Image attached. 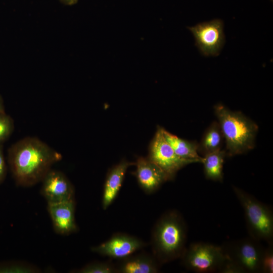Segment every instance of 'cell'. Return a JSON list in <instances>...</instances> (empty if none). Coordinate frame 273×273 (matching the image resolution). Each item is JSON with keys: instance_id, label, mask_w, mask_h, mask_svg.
<instances>
[{"instance_id": "1", "label": "cell", "mask_w": 273, "mask_h": 273, "mask_svg": "<svg viewBox=\"0 0 273 273\" xmlns=\"http://www.w3.org/2000/svg\"><path fill=\"white\" fill-rule=\"evenodd\" d=\"M59 152L37 138H23L9 148L8 161L16 184L29 187L41 183L52 166L62 159Z\"/></svg>"}, {"instance_id": "2", "label": "cell", "mask_w": 273, "mask_h": 273, "mask_svg": "<svg viewBox=\"0 0 273 273\" xmlns=\"http://www.w3.org/2000/svg\"><path fill=\"white\" fill-rule=\"evenodd\" d=\"M187 227L177 210H169L158 219L151 235L153 256L161 264L180 258L186 249Z\"/></svg>"}, {"instance_id": "3", "label": "cell", "mask_w": 273, "mask_h": 273, "mask_svg": "<svg viewBox=\"0 0 273 273\" xmlns=\"http://www.w3.org/2000/svg\"><path fill=\"white\" fill-rule=\"evenodd\" d=\"M223 135L226 155L231 157L245 153L255 146L258 126L240 111L231 110L221 103L214 106Z\"/></svg>"}, {"instance_id": "4", "label": "cell", "mask_w": 273, "mask_h": 273, "mask_svg": "<svg viewBox=\"0 0 273 273\" xmlns=\"http://www.w3.org/2000/svg\"><path fill=\"white\" fill-rule=\"evenodd\" d=\"M233 190L243 208L250 237L272 244L273 213L271 208L243 190Z\"/></svg>"}, {"instance_id": "5", "label": "cell", "mask_w": 273, "mask_h": 273, "mask_svg": "<svg viewBox=\"0 0 273 273\" xmlns=\"http://www.w3.org/2000/svg\"><path fill=\"white\" fill-rule=\"evenodd\" d=\"M180 258L188 270L204 273L218 272L227 256L221 246L197 242L186 247Z\"/></svg>"}, {"instance_id": "6", "label": "cell", "mask_w": 273, "mask_h": 273, "mask_svg": "<svg viewBox=\"0 0 273 273\" xmlns=\"http://www.w3.org/2000/svg\"><path fill=\"white\" fill-rule=\"evenodd\" d=\"M225 254L244 273L261 272L264 249L260 241L250 237L231 242L221 246Z\"/></svg>"}, {"instance_id": "7", "label": "cell", "mask_w": 273, "mask_h": 273, "mask_svg": "<svg viewBox=\"0 0 273 273\" xmlns=\"http://www.w3.org/2000/svg\"><path fill=\"white\" fill-rule=\"evenodd\" d=\"M147 158L167 175L169 180H173L177 172L185 166L196 163L176 154L164 137L162 127L159 126L150 142Z\"/></svg>"}, {"instance_id": "8", "label": "cell", "mask_w": 273, "mask_h": 273, "mask_svg": "<svg viewBox=\"0 0 273 273\" xmlns=\"http://www.w3.org/2000/svg\"><path fill=\"white\" fill-rule=\"evenodd\" d=\"M188 28L193 34L195 44L205 56H218L225 43L223 22L219 19L197 24Z\"/></svg>"}, {"instance_id": "9", "label": "cell", "mask_w": 273, "mask_h": 273, "mask_svg": "<svg viewBox=\"0 0 273 273\" xmlns=\"http://www.w3.org/2000/svg\"><path fill=\"white\" fill-rule=\"evenodd\" d=\"M146 246L142 240L123 233L113 235L107 241L92 247L93 252L104 256L122 259L139 250Z\"/></svg>"}, {"instance_id": "10", "label": "cell", "mask_w": 273, "mask_h": 273, "mask_svg": "<svg viewBox=\"0 0 273 273\" xmlns=\"http://www.w3.org/2000/svg\"><path fill=\"white\" fill-rule=\"evenodd\" d=\"M41 194L47 203H57L74 199L73 185L61 171L51 169L44 177Z\"/></svg>"}, {"instance_id": "11", "label": "cell", "mask_w": 273, "mask_h": 273, "mask_svg": "<svg viewBox=\"0 0 273 273\" xmlns=\"http://www.w3.org/2000/svg\"><path fill=\"white\" fill-rule=\"evenodd\" d=\"M75 208L74 199L57 203H47V209L56 233L67 236L77 231Z\"/></svg>"}, {"instance_id": "12", "label": "cell", "mask_w": 273, "mask_h": 273, "mask_svg": "<svg viewBox=\"0 0 273 273\" xmlns=\"http://www.w3.org/2000/svg\"><path fill=\"white\" fill-rule=\"evenodd\" d=\"M134 164L139 185L147 194L155 192L163 183L169 181L167 175L147 157H138Z\"/></svg>"}, {"instance_id": "13", "label": "cell", "mask_w": 273, "mask_h": 273, "mask_svg": "<svg viewBox=\"0 0 273 273\" xmlns=\"http://www.w3.org/2000/svg\"><path fill=\"white\" fill-rule=\"evenodd\" d=\"M134 164L123 159L109 170L102 197V206L104 210L113 202L121 187L127 168Z\"/></svg>"}, {"instance_id": "14", "label": "cell", "mask_w": 273, "mask_h": 273, "mask_svg": "<svg viewBox=\"0 0 273 273\" xmlns=\"http://www.w3.org/2000/svg\"><path fill=\"white\" fill-rule=\"evenodd\" d=\"M159 264L153 255L141 253L122 259L116 268L120 273H156Z\"/></svg>"}, {"instance_id": "15", "label": "cell", "mask_w": 273, "mask_h": 273, "mask_svg": "<svg viewBox=\"0 0 273 273\" xmlns=\"http://www.w3.org/2000/svg\"><path fill=\"white\" fill-rule=\"evenodd\" d=\"M162 133L167 142L179 157L201 163L202 157L198 153V143L179 138L162 127Z\"/></svg>"}, {"instance_id": "16", "label": "cell", "mask_w": 273, "mask_h": 273, "mask_svg": "<svg viewBox=\"0 0 273 273\" xmlns=\"http://www.w3.org/2000/svg\"><path fill=\"white\" fill-rule=\"evenodd\" d=\"M224 143L223 133L217 121H213L205 131L198 145V153L205 155L222 149Z\"/></svg>"}, {"instance_id": "17", "label": "cell", "mask_w": 273, "mask_h": 273, "mask_svg": "<svg viewBox=\"0 0 273 273\" xmlns=\"http://www.w3.org/2000/svg\"><path fill=\"white\" fill-rule=\"evenodd\" d=\"M226 157L224 149H221L202 157L204 173L206 178L222 182L223 178V166Z\"/></svg>"}, {"instance_id": "18", "label": "cell", "mask_w": 273, "mask_h": 273, "mask_svg": "<svg viewBox=\"0 0 273 273\" xmlns=\"http://www.w3.org/2000/svg\"><path fill=\"white\" fill-rule=\"evenodd\" d=\"M79 273H114L117 268L112 264L106 262H93L85 265L75 271Z\"/></svg>"}, {"instance_id": "19", "label": "cell", "mask_w": 273, "mask_h": 273, "mask_svg": "<svg viewBox=\"0 0 273 273\" xmlns=\"http://www.w3.org/2000/svg\"><path fill=\"white\" fill-rule=\"evenodd\" d=\"M39 269L26 263H0V272L28 273L37 272Z\"/></svg>"}, {"instance_id": "20", "label": "cell", "mask_w": 273, "mask_h": 273, "mask_svg": "<svg viewBox=\"0 0 273 273\" xmlns=\"http://www.w3.org/2000/svg\"><path fill=\"white\" fill-rule=\"evenodd\" d=\"M14 129V120L6 112L0 113V144H3L11 135Z\"/></svg>"}, {"instance_id": "21", "label": "cell", "mask_w": 273, "mask_h": 273, "mask_svg": "<svg viewBox=\"0 0 273 273\" xmlns=\"http://www.w3.org/2000/svg\"><path fill=\"white\" fill-rule=\"evenodd\" d=\"M265 249L261 261V272H273V249L272 244Z\"/></svg>"}, {"instance_id": "22", "label": "cell", "mask_w": 273, "mask_h": 273, "mask_svg": "<svg viewBox=\"0 0 273 273\" xmlns=\"http://www.w3.org/2000/svg\"><path fill=\"white\" fill-rule=\"evenodd\" d=\"M221 273H244L243 270L227 257L226 259L219 269Z\"/></svg>"}, {"instance_id": "23", "label": "cell", "mask_w": 273, "mask_h": 273, "mask_svg": "<svg viewBox=\"0 0 273 273\" xmlns=\"http://www.w3.org/2000/svg\"><path fill=\"white\" fill-rule=\"evenodd\" d=\"M7 173L3 144H0V185L5 180Z\"/></svg>"}, {"instance_id": "24", "label": "cell", "mask_w": 273, "mask_h": 273, "mask_svg": "<svg viewBox=\"0 0 273 273\" xmlns=\"http://www.w3.org/2000/svg\"><path fill=\"white\" fill-rule=\"evenodd\" d=\"M62 3L66 5H73L77 3L78 0H60Z\"/></svg>"}, {"instance_id": "25", "label": "cell", "mask_w": 273, "mask_h": 273, "mask_svg": "<svg viewBox=\"0 0 273 273\" xmlns=\"http://www.w3.org/2000/svg\"><path fill=\"white\" fill-rule=\"evenodd\" d=\"M6 112L5 109V106L4 104V102L2 97L0 96V113Z\"/></svg>"}]
</instances>
